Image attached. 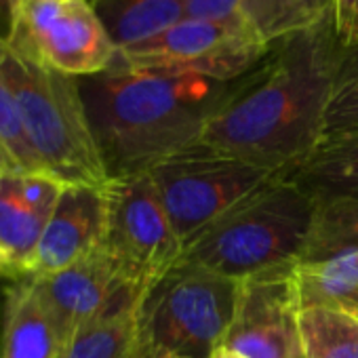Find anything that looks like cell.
Segmentation results:
<instances>
[{
    "mask_svg": "<svg viewBox=\"0 0 358 358\" xmlns=\"http://www.w3.org/2000/svg\"><path fill=\"white\" fill-rule=\"evenodd\" d=\"M343 55L331 17L272 43L211 116L201 143L272 171H289L322 139Z\"/></svg>",
    "mask_w": 358,
    "mask_h": 358,
    "instance_id": "6da1fadb",
    "label": "cell"
},
{
    "mask_svg": "<svg viewBox=\"0 0 358 358\" xmlns=\"http://www.w3.org/2000/svg\"><path fill=\"white\" fill-rule=\"evenodd\" d=\"M76 80L112 182L150 173L166 158L199 145L238 78L220 83L114 59L108 70Z\"/></svg>",
    "mask_w": 358,
    "mask_h": 358,
    "instance_id": "7a4b0ae2",
    "label": "cell"
},
{
    "mask_svg": "<svg viewBox=\"0 0 358 358\" xmlns=\"http://www.w3.org/2000/svg\"><path fill=\"white\" fill-rule=\"evenodd\" d=\"M0 68L11 85L26 139L41 169L66 186L106 188L110 177L78 80L47 66L13 38H0Z\"/></svg>",
    "mask_w": 358,
    "mask_h": 358,
    "instance_id": "3957f363",
    "label": "cell"
},
{
    "mask_svg": "<svg viewBox=\"0 0 358 358\" xmlns=\"http://www.w3.org/2000/svg\"><path fill=\"white\" fill-rule=\"evenodd\" d=\"M314 201L289 171H278L203 230L177 264L236 280L293 264L310 228Z\"/></svg>",
    "mask_w": 358,
    "mask_h": 358,
    "instance_id": "277c9868",
    "label": "cell"
},
{
    "mask_svg": "<svg viewBox=\"0 0 358 358\" xmlns=\"http://www.w3.org/2000/svg\"><path fill=\"white\" fill-rule=\"evenodd\" d=\"M238 280L177 264L139 306V352L211 358L234 318Z\"/></svg>",
    "mask_w": 358,
    "mask_h": 358,
    "instance_id": "5b68a950",
    "label": "cell"
},
{
    "mask_svg": "<svg viewBox=\"0 0 358 358\" xmlns=\"http://www.w3.org/2000/svg\"><path fill=\"white\" fill-rule=\"evenodd\" d=\"M276 173L199 143L154 166L150 177L186 249L232 205Z\"/></svg>",
    "mask_w": 358,
    "mask_h": 358,
    "instance_id": "8992f818",
    "label": "cell"
},
{
    "mask_svg": "<svg viewBox=\"0 0 358 358\" xmlns=\"http://www.w3.org/2000/svg\"><path fill=\"white\" fill-rule=\"evenodd\" d=\"M103 247L124 280L143 297L182 259L177 238L150 173L112 179Z\"/></svg>",
    "mask_w": 358,
    "mask_h": 358,
    "instance_id": "52a82bcc",
    "label": "cell"
},
{
    "mask_svg": "<svg viewBox=\"0 0 358 358\" xmlns=\"http://www.w3.org/2000/svg\"><path fill=\"white\" fill-rule=\"evenodd\" d=\"M251 26H226L184 17L162 34L116 53V62L133 68L199 74L232 83L249 74L270 51Z\"/></svg>",
    "mask_w": 358,
    "mask_h": 358,
    "instance_id": "ba28073f",
    "label": "cell"
},
{
    "mask_svg": "<svg viewBox=\"0 0 358 358\" xmlns=\"http://www.w3.org/2000/svg\"><path fill=\"white\" fill-rule=\"evenodd\" d=\"M11 38L74 78L103 72L116 59V47L89 0H17Z\"/></svg>",
    "mask_w": 358,
    "mask_h": 358,
    "instance_id": "9c48e42d",
    "label": "cell"
},
{
    "mask_svg": "<svg viewBox=\"0 0 358 358\" xmlns=\"http://www.w3.org/2000/svg\"><path fill=\"white\" fill-rule=\"evenodd\" d=\"M293 264L238 278L236 308L222 348L243 358H303Z\"/></svg>",
    "mask_w": 358,
    "mask_h": 358,
    "instance_id": "30bf717a",
    "label": "cell"
},
{
    "mask_svg": "<svg viewBox=\"0 0 358 358\" xmlns=\"http://www.w3.org/2000/svg\"><path fill=\"white\" fill-rule=\"evenodd\" d=\"M30 278L55 318L66 343L83 327L110 310L133 299H143V295L124 280L103 245L59 272Z\"/></svg>",
    "mask_w": 358,
    "mask_h": 358,
    "instance_id": "8fae6325",
    "label": "cell"
},
{
    "mask_svg": "<svg viewBox=\"0 0 358 358\" xmlns=\"http://www.w3.org/2000/svg\"><path fill=\"white\" fill-rule=\"evenodd\" d=\"M106 188H64L45 226L28 276H47L59 272L103 245L108 228Z\"/></svg>",
    "mask_w": 358,
    "mask_h": 358,
    "instance_id": "7c38bea8",
    "label": "cell"
},
{
    "mask_svg": "<svg viewBox=\"0 0 358 358\" xmlns=\"http://www.w3.org/2000/svg\"><path fill=\"white\" fill-rule=\"evenodd\" d=\"M66 345L34 280H11L3 293L0 358H62Z\"/></svg>",
    "mask_w": 358,
    "mask_h": 358,
    "instance_id": "4fadbf2b",
    "label": "cell"
},
{
    "mask_svg": "<svg viewBox=\"0 0 358 358\" xmlns=\"http://www.w3.org/2000/svg\"><path fill=\"white\" fill-rule=\"evenodd\" d=\"M314 199L310 228L295 266H318L358 251V194Z\"/></svg>",
    "mask_w": 358,
    "mask_h": 358,
    "instance_id": "5bb4252c",
    "label": "cell"
},
{
    "mask_svg": "<svg viewBox=\"0 0 358 358\" xmlns=\"http://www.w3.org/2000/svg\"><path fill=\"white\" fill-rule=\"evenodd\" d=\"M289 173L314 196L358 194V124L324 135Z\"/></svg>",
    "mask_w": 358,
    "mask_h": 358,
    "instance_id": "9a60e30c",
    "label": "cell"
},
{
    "mask_svg": "<svg viewBox=\"0 0 358 358\" xmlns=\"http://www.w3.org/2000/svg\"><path fill=\"white\" fill-rule=\"evenodd\" d=\"M116 53L133 49L186 17L184 0H89Z\"/></svg>",
    "mask_w": 358,
    "mask_h": 358,
    "instance_id": "2e32d148",
    "label": "cell"
},
{
    "mask_svg": "<svg viewBox=\"0 0 358 358\" xmlns=\"http://www.w3.org/2000/svg\"><path fill=\"white\" fill-rule=\"evenodd\" d=\"M127 301L83 327L66 345L62 358H141L139 306Z\"/></svg>",
    "mask_w": 358,
    "mask_h": 358,
    "instance_id": "e0dca14e",
    "label": "cell"
},
{
    "mask_svg": "<svg viewBox=\"0 0 358 358\" xmlns=\"http://www.w3.org/2000/svg\"><path fill=\"white\" fill-rule=\"evenodd\" d=\"M47 222V217L24 203L15 188L13 173L0 177V251L20 278L30 272Z\"/></svg>",
    "mask_w": 358,
    "mask_h": 358,
    "instance_id": "ac0fdd59",
    "label": "cell"
},
{
    "mask_svg": "<svg viewBox=\"0 0 358 358\" xmlns=\"http://www.w3.org/2000/svg\"><path fill=\"white\" fill-rule=\"evenodd\" d=\"M301 308L329 306L358 314V251L318 266H295Z\"/></svg>",
    "mask_w": 358,
    "mask_h": 358,
    "instance_id": "d6986e66",
    "label": "cell"
},
{
    "mask_svg": "<svg viewBox=\"0 0 358 358\" xmlns=\"http://www.w3.org/2000/svg\"><path fill=\"white\" fill-rule=\"evenodd\" d=\"M303 358H358V314L310 306L299 312Z\"/></svg>",
    "mask_w": 358,
    "mask_h": 358,
    "instance_id": "ffe728a7",
    "label": "cell"
},
{
    "mask_svg": "<svg viewBox=\"0 0 358 358\" xmlns=\"http://www.w3.org/2000/svg\"><path fill=\"white\" fill-rule=\"evenodd\" d=\"M251 28L268 43L308 30L331 13V0H243Z\"/></svg>",
    "mask_w": 358,
    "mask_h": 358,
    "instance_id": "44dd1931",
    "label": "cell"
},
{
    "mask_svg": "<svg viewBox=\"0 0 358 358\" xmlns=\"http://www.w3.org/2000/svg\"><path fill=\"white\" fill-rule=\"evenodd\" d=\"M358 124V49H343L327 110L324 135ZM322 135V137H324Z\"/></svg>",
    "mask_w": 358,
    "mask_h": 358,
    "instance_id": "7402d4cb",
    "label": "cell"
},
{
    "mask_svg": "<svg viewBox=\"0 0 358 358\" xmlns=\"http://www.w3.org/2000/svg\"><path fill=\"white\" fill-rule=\"evenodd\" d=\"M0 143L11 152L22 173H45L26 139L15 95L3 68H0Z\"/></svg>",
    "mask_w": 358,
    "mask_h": 358,
    "instance_id": "603a6c76",
    "label": "cell"
},
{
    "mask_svg": "<svg viewBox=\"0 0 358 358\" xmlns=\"http://www.w3.org/2000/svg\"><path fill=\"white\" fill-rule=\"evenodd\" d=\"M186 17L226 24V26H251L243 11V0H184Z\"/></svg>",
    "mask_w": 358,
    "mask_h": 358,
    "instance_id": "cb8c5ba5",
    "label": "cell"
},
{
    "mask_svg": "<svg viewBox=\"0 0 358 358\" xmlns=\"http://www.w3.org/2000/svg\"><path fill=\"white\" fill-rule=\"evenodd\" d=\"M331 26L343 49H358V0H331Z\"/></svg>",
    "mask_w": 358,
    "mask_h": 358,
    "instance_id": "d4e9b609",
    "label": "cell"
},
{
    "mask_svg": "<svg viewBox=\"0 0 358 358\" xmlns=\"http://www.w3.org/2000/svg\"><path fill=\"white\" fill-rule=\"evenodd\" d=\"M17 0H0V38L9 41L15 30Z\"/></svg>",
    "mask_w": 358,
    "mask_h": 358,
    "instance_id": "484cf974",
    "label": "cell"
},
{
    "mask_svg": "<svg viewBox=\"0 0 358 358\" xmlns=\"http://www.w3.org/2000/svg\"><path fill=\"white\" fill-rule=\"evenodd\" d=\"M11 173H22V169L17 166V162L11 156V152L3 143H0V177H3V175H11Z\"/></svg>",
    "mask_w": 358,
    "mask_h": 358,
    "instance_id": "4316f807",
    "label": "cell"
},
{
    "mask_svg": "<svg viewBox=\"0 0 358 358\" xmlns=\"http://www.w3.org/2000/svg\"><path fill=\"white\" fill-rule=\"evenodd\" d=\"M20 276H17V272H15V268L9 264V259L5 257V253L0 251V280H7V282H11V280H17Z\"/></svg>",
    "mask_w": 358,
    "mask_h": 358,
    "instance_id": "83f0119b",
    "label": "cell"
},
{
    "mask_svg": "<svg viewBox=\"0 0 358 358\" xmlns=\"http://www.w3.org/2000/svg\"><path fill=\"white\" fill-rule=\"evenodd\" d=\"M211 358H243V356H238V354H234V352H230V350H226V348H220Z\"/></svg>",
    "mask_w": 358,
    "mask_h": 358,
    "instance_id": "f1b7e54d",
    "label": "cell"
},
{
    "mask_svg": "<svg viewBox=\"0 0 358 358\" xmlns=\"http://www.w3.org/2000/svg\"><path fill=\"white\" fill-rule=\"evenodd\" d=\"M148 358H184V356H175V354H152Z\"/></svg>",
    "mask_w": 358,
    "mask_h": 358,
    "instance_id": "f546056e",
    "label": "cell"
},
{
    "mask_svg": "<svg viewBox=\"0 0 358 358\" xmlns=\"http://www.w3.org/2000/svg\"><path fill=\"white\" fill-rule=\"evenodd\" d=\"M0 322H3V299H0Z\"/></svg>",
    "mask_w": 358,
    "mask_h": 358,
    "instance_id": "4dcf8cb0",
    "label": "cell"
}]
</instances>
